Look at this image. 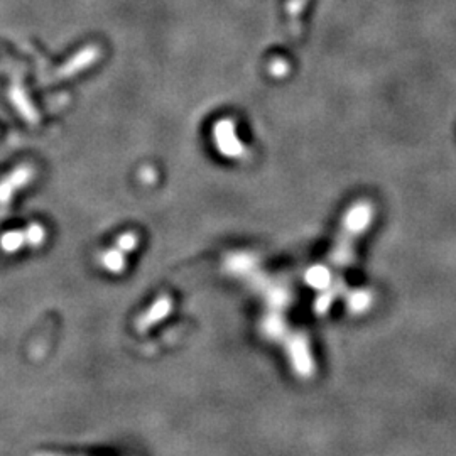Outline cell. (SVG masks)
Instances as JSON below:
<instances>
[{
	"label": "cell",
	"mask_w": 456,
	"mask_h": 456,
	"mask_svg": "<svg viewBox=\"0 0 456 456\" xmlns=\"http://www.w3.org/2000/svg\"><path fill=\"white\" fill-rule=\"evenodd\" d=\"M374 218V207L370 201L360 200L348 208L341 222V231L334 245L332 260L336 265H347L353 257V242L370 227Z\"/></svg>",
	"instance_id": "1"
},
{
	"label": "cell",
	"mask_w": 456,
	"mask_h": 456,
	"mask_svg": "<svg viewBox=\"0 0 456 456\" xmlns=\"http://www.w3.org/2000/svg\"><path fill=\"white\" fill-rule=\"evenodd\" d=\"M287 355L291 359L292 368L299 377H310L313 374V359L310 353V345L304 334H294L287 340Z\"/></svg>",
	"instance_id": "2"
},
{
	"label": "cell",
	"mask_w": 456,
	"mask_h": 456,
	"mask_svg": "<svg viewBox=\"0 0 456 456\" xmlns=\"http://www.w3.org/2000/svg\"><path fill=\"white\" fill-rule=\"evenodd\" d=\"M171 311H173V301H171L169 296H161V298H158L149 307H147V311H144V313L139 316V319H137L135 323L137 332L144 333L149 328H152L154 325H158V323L164 321Z\"/></svg>",
	"instance_id": "3"
},
{
	"label": "cell",
	"mask_w": 456,
	"mask_h": 456,
	"mask_svg": "<svg viewBox=\"0 0 456 456\" xmlns=\"http://www.w3.org/2000/svg\"><path fill=\"white\" fill-rule=\"evenodd\" d=\"M260 330L271 340H281L287 332L286 321H284V318L279 313H271L262 319Z\"/></svg>",
	"instance_id": "4"
},
{
	"label": "cell",
	"mask_w": 456,
	"mask_h": 456,
	"mask_svg": "<svg viewBox=\"0 0 456 456\" xmlns=\"http://www.w3.org/2000/svg\"><path fill=\"white\" fill-rule=\"evenodd\" d=\"M304 281H306L307 286L318 289V291H325L332 284V274L323 265H313L311 269H307Z\"/></svg>",
	"instance_id": "5"
},
{
	"label": "cell",
	"mask_w": 456,
	"mask_h": 456,
	"mask_svg": "<svg viewBox=\"0 0 456 456\" xmlns=\"http://www.w3.org/2000/svg\"><path fill=\"white\" fill-rule=\"evenodd\" d=\"M225 269L228 272L235 274V276L249 274L254 269V258L247 256V254H237V256H231L228 258Z\"/></svg>",
	"instance_id": "6"
},
{
	"label": "cell",
	"mask_w": 456,
	"mask_h": 456,
	"mask_svg": "<svg viewBox=\"0 0 456 456\" xmlns=\"http://www.w3.org/2000/svg\"><path fill=\"white\" fill-rule=\"evenodd\" d=\"M372 294L365 289H357V291L350 292L348 296V307L353 313H363L370 307Z\"/></svg>",
	"instance_id": "7"
},
{
	"label": "cell",
	"mask_w": 456,
	"mask_h": 456,
	"mask_svg": "<svg viewBox=\"0 0 456 456\" xmlns=\"http://www.w3.org/2000/svg\"><path fill=\"white\" fill-rule=\"evenodd\" d=\"M102 265L112 274H120L125 269V258L122 250H106L102 256Z\"/></svg>",
	"instance_id": "8"
},
{
	"label": "cell",
	"mask_w": 456,
	"mask_h": 456,
	"mask_svg": "<svg viewBox=\"0 0 456 456\" xmlns=\"http://www.w3.org/2000/svg\"><path fill=\"white\" fill-rule=\"evenodd\" d=\"M334 296H336V289H328V291H323L321 296L316 299V306H314V310H316V313H326L328 311V307L332 306Z\"/></svg>",
	"instance_id": "9"
},
{
	"label": "cell",
	"mask_w": 456,
	"mask_h": 456,
	"mask_svg": "<svg viewBox=\"0 0 456 456\" xmlns=\"http://www.w3.org/2000/svg\"><path fill=\"white\" fill-rule=\"evenodd\" d=\"M22 243H24V237L21 234H7L2 238V247L6 249V252H15L21 249Z\"/></svg>",
	"instance_id": "10"
},
{
	"label": "cell",
	"mask_w": 456,
	"mask_h": 456,
	"mask_svg": "<svg viewBox=\"0 0 456 456\" xmlns=\"http://www.w3.org/2000/svg\"><path fill=\"white\" fill-rule=\"evenodd\" d=\"M43 230H41L39 227H30L29 231H28V242L30 245H39L41 242H43Z\"/></svg>",
	"instance_id": "11"
},
{
	"label": "cell",
	"mask_w": 456,
	"mask_h": 456,
	"mask_svg": "<svg viewBox=\"0 0 456 456\" xmlns=\"http://www.w3.org/2000/svg\"><path fill=\"white\" fill-rule=\"evenodd\" d=\"M135 243L137 240L134 235H124V237L119 238V249L124 250V252H131V250H134Z\"/></svg>",
	"instance_id": "12"
},
{
	"label": "cell",
	"mask_w": 456,
	"mask_h": 456,
	"mask_svg": "<svg viewBox=\"0 0 456 456\" xmlns=\"http://www.w3.org/2000/svg\"><path fill=\"white\" fill-rule=\"evenodd\" d=\"M36 456H68V455H55V453H37Z\"/></svg>",
	"instance_id": "13"
}]
</instances>
